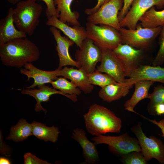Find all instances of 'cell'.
<instances>
[{"label":"cell","mask_w":164,"mask_h":164,"mask_svg":"<svg viewBox=\"0 0 164 164\" xmlns=\"http://www.w3.org/2000/svg\"><path fill=\"white\" fill-rule=\"evenodd\" d=\"M40 56L38 47L26 37L0 44V60L7 66L24 67L27 63L37 60Z\"/></svg>","instance_id":"6da1fadb"},{"label":"cell","mask_w":164,"mask_h":164,"mask_svg":"<svg viewBox=\"0 0 164 164\" xmlns=\"http://www.w3.org/2000/svg\"><path fill=\"white\" fill-rule=\"evenodd\" d=\"M154 82L150 80H142L135 83L134 84L135 85L134 92L130 98L124 103L125 109L140 115L134 111V108L141 101L145 98H148L149 91Z\"/></svg>","instance_id":"7402d4cb"},{"label":"cell","mask_w":164,"mask_h":164,"mask_svg":"<svg viewBox=\"0 0 164 164\" xmlns=\"http://www.w3.org/2000/svg\"><path fill=\"white\" fill-rule=\"evenodd\" d=\"M24 68L20 70V73L26 76L27 80L30 78L34 80L33 83L30 86L25 87L27 89H33L36 86L50 83L61 76L60 70L58 68L53 71H47L40 69L32 64V63H26Z\"/></svg>","instance_id":"5bb4252c"},{"label":"cell","mask_w":164,"mask_h":164,"mask_svg":"<svg viewBox=\"0 0 164 164\" xmlns=\"http://www.w3.org/2000/svg\"><path fill=\"white\" fill-rule=\"evenodd\" d=\"M113 50L121 62L126 77H129L134 70L141 65L140 63L143 57V50L121 43Z\"/></svg>","instance_id":"7c38bea8"},{"label":"cell","mask_w":164,"mask_h":164,"mask_svg":"<svg viewBox=\"0 0 164 164\" xmlns=\"http://www.w3.org/2000/svg\"><path fill=\"white\" fill-rule=\"evenodd\" d=\"M39 89H27L20 90L23 94L29 95L34 97L36 101L35 111L39 112L43 111L46 114V110L41 105L42 102H48L50 97L53 94H60L66 97L60 91L45 84L38 86Z\"/></svg>","instance_id":"ffe728a7"},{"label":"cell","mask_w":164,"mask_h":164,"mask_svg":"<svg viewBox=\"0 0 164 164\" xmlns=\"http://www.w3.org/2000/svg\"><path fill=\"white\" fill-rule=\"evenodd\" d=\"M131 129L138 141L142 152L146 161L154 158L159 163L164 164V144L163 142L153 136L148 137L143 132L140 122Z\"/></svg>","instance_id":"52a82bcc"},{"label":"cell","mask_w":164,"mask_h":164,"mask_svg":"<svg viewBox=\"0 0 164 164\" xmlns=\"http://www.w3.org/2000/svg\"><path fill=\"white\" fill-rule=\"evenodd\" d=\"M86 29L87 38L101 48L114 50L122 43V38L118 30L107 25L100 26L87 22Z\"/></svg>","instance_id":"277c9868"},{"label":"cell","mask_w":164,"mask_h":164,"mask_svg":"<svg viewBox=\"0 0 164 164\" xmlns=\"http://www.w3.org/2000/svg\"><path fill=\"white\" fill-rule=\"evenodd\" d=\"M121 161L125 164H146L145 159L142 152L132 151L121 156Z\"/></svg>","instance_id":"f546056e"},{"label":"cell","mask_w":164,"mask_h":164,"mask_svg":"<svg viewBox=\"0 0 164 164\" xmlns=\"http://www.w3.org/2000/svg\"><path fill=\"white\" fill-rule=\"evenodd\" d=\"M162 26L153 28L137 26L135 29L121 27L119 31L122 38V44L142 50L148 48L161 31Z\"/></svg>","instance_id":"5b68a950"},{"label":"cell","mask_w":164,"mask_h":164,"mask_svg":"<svg viewBox=\"0 0 164 164\" xmlns=\"http://www.w3.org/2000/svg\"><path fill=\"white\" fill-rule=\"evenodd\" d=\"M54 5L59 14L58 19L61 22L73 26H80L78 21L79 13L72 12L70 8L73 0H53Z\"/></svg>","instance_id":"603a6c76"},{"label":"cell","mask_w":164,"mask_h":164,"mask_svg":"<svg viewBox=\"0 0 164 164\" xmlns=\"http://www.w3.org/2000/svg\"><path fill=\"white\" fill-rule=\"evenodd\" d=\"M72 137L81 146L85 163L92 164L98 162L99 156L95 145L88 140L84 130L78 128L74 129Z\"/></svg>","instance_id":"d6986e66"},{"label":"cell","mask_w":164,"mask_h":164,"mask_svg":"<svg viewBox=\"0 0 164 164\" xmlns=\"http://www.w3.org/2000/svg\"><path fill=\"white\" fill-rule=\"evenodd\" d=\"M134 0H123V5L118 15V20L120 22L122 20L128 13Z\"/></svg>","instance_id":"836d02e7"},{"label":"cell","mask_w":164,"mask_h":164,"mask_svg":"<svg viewBox=\"0 0 164 164\" xmlns=\"http://www.w3.org/2000/svg\"><path fill=\"white\" fill-rule=\"evenodd\" d=\"M10 160L7 158L5 157H0V164H11Z\"/></svg>","instance_id":"74e56055"},{"label":"cell","mask_w":164,"mask_h":164,"mask_svg":"<svg viewBox=\"0 0 164 164\" xmlns=\"http://www.w3.org/2000/svg\"><path fill=\"white\" fill-rule=\"evenodd\" d=\"M25 164H50L46 161L42 160L30 152L25 153L24 155Z\"/></svg>","instance_id":"d6a6232c"},{"label":"cell","mask_w":164,"mask_h":164,"mask_svg":"<svg viewBox=\"0 0 164 164\" xmlns=\"http://www.w3.org/2000/svg\"><path fill=\"white\" fill-rule=\"evenodd\" d=\"M92 140L95 145H108L110 152L121 157L132 151L142 152L138 139L130 136L126 133L118 136L99 135L93 137Z\"/></svg>","instance_id":"8992f818"},{"label":"cell","mask_w":164,"mask_h":164,"mask_svg":"<svg viewBox=\"0 0 164 164\" xmlns=\"http://www.w3.org/2000/svg\"><path fill=\"white\" fill-rule=\"evenodd\" d=\"M123 0H110L94 13L88 15L87 22L111 26L119 31L121 28L118 15L123 5Z\"/></svg>","instance_id":"ba28073f"},{"label":"cell","mask_w":164,"mask_h":164,"mask_svg":"<svg viewBox=\"0 0 164 164\" xmlns=\"http://www.w3.org/2000/svg\"><path fill=\"white\" fill-rule=\"evenodd\" d=\"M32 135L31 124L27 122L26 120L22 119L15 125L11 127L10 133L6 138L14 142H19L25 140Z\"/></svg>","instance_id":"484cf974"},{"label":"cell","mask_w":164,"mask_h":164,"mask_svg":"<svg viewBox=\"0 0 164 164\" xmlns=\"http://www.w3.org/2000/svg\"><path fill=\"white\" fill-rule=\"evenodd\" d=\"M140 115L143 118L148 120L158 126L161 129L162 132V134H159V135L164 137V118L157 121L155 119L152 120L145 117L142 115L140 114Z\"/></svg>","instance_id":"d590c367"},{"label":"cell","mask_w":164,"mask_h":164,"mask_svg":"<svg viewBox=\"0 0 164 164\" xmlns=\"http://www.w3.org/2000/svg\"><path fill=\"white\" fill-rule=\"evenodd\" d=\"M50 31L56 43V50L59 59L58 68L61 69L63 67L71 66L80 68L78 63L71 58L69 52L70 47L73 46L74 42L68 37L62 36L59 30L55 27L50 26Z\"/></svg>","instance_id":"4fadbf2b"},{"label":"cell","mask_w":164,"mask_h":164,"mask_svg":"<svg viewBox=\"0 0 164 164\" xmlns=\"http://www.w3.org/2000/svg\"><path fill=\"white\" fill-rule=\"evenodd\" d=\"M46 24L48 26L55 27L61 31L79 48L81 46L84 40L87 38L85 28L81 26L70 27L66 23L60 21L56 16L47 18Z\"/></svg>","instance_id":"2e32d148"},{"label":"cell","mask_w":164,"mask_h":164,"mask_svg":"<svg viewBox=\"0 0 164 164\" xmlns=\"http://www.w3.org/2000/svg\"><path fill=\"white\" fill-rule=\"evenodd\" d=\"M102 56L101 49L88 38L84 40L75 54L76 61L88 74L96 70V65L101 62Z\"/></svg>","instance_id":"9c48e42d"},{"label":"cell","mask_w":164,"mask_h":164,"mask_svg":"<svg viewBox=\"0 0 164 164\" xmlns=\"http://www.w3.org/2000/svg\"><path fill=\"white\" fill-rule=\"evenodd\" d=\"M101 49L102 56L101 64L97 67L96 70L110 75L117 82L124 83L126 73L120 60L112 50Z\"/></svg>","instance_id":"8fae6325"},{"label":"cell","mask_w":164,"mask_h":164,"mask_svg":"<svg viewBox=\"0 0 164 164\" xmlns=\"http://www.w3.org/2000/svg\"><path fill=\"white\" fill-rule=\"evenodd\" d=\"M50 84L54 88L59 90L66 97L74 102L77 101V96L81 93V90L71 81L64 77H60L52 81Z\"/></svg>","instance_id":"d4e9b609"},{"label":"cell","mask_w":164,"mask_h":164,"mask_svg":"<svg viewBox=\"0 0 164 164\" xmlns=\"http://www.w3.org/2000/svg\"><path fill=\"white\" fill-rule=\"evenodd\" d=\"M132 87L125 82H116L101 88L98 92V96L104 101L111 102L125 96Z\"/></svg>","instance_id":"44dd1931"},{"label":"cell","mask_w":164,"mask_h":164,"mask_svg":"<svg viewBox=\"0 0 164 164\" xmlns=\"http://www.w3.org/2000/svg\"><path fill=\"white\" fill-rule=\"evenodd\" d=\"M13 13V9L9 8L6 16L0 20V44L26 37V34L16 28L14 22Z\"/></svg>","instance_id":"e0dca14e"},{"label":"cell","mask_w":164,"mask_h":164,"mask_svg":"<svg viewBox=\"0 0 164 164\" xmlns=\"http://www.w3.org/2000/svg\"><path fill=\"white\" fill-rule=\"evenodd\" d=\"M140 25L144 28H153L164 25V9L157 11L154 6L147 11L140 18Z\"/></svg>","instance_id":"4316f807"},{"label":"cell","mask_w":164,"mask_h":164,"mask_svg":"<svg viewBox=\"0 0 164 164\" xmlns=\"http://www.w3.org/2000/svg\"><path fill=\"white\" fill-rule=\"evenodd\" d=\"M88 77L91 84L93 85L98 86L101 88L117 82L110 75L106 73L103 74L96 70L88 74Z\"/></svg>","instance_id":"f1b7e54d"},{"label":"cell","mask_w":164,"mask_h":164,"mask_svg":"<svg viewBox=\"0 0 164 164\" xmlns=\"http://www.w3.org/2000/svg\"><path fill=\"white\" fill-rule=\"evenodd\" d=\"M86 128L92 135L107 133H119L122 127L121 119L107 108L97 104L91 105L84 115Z\"/></svg>","instance_id":"7a4b0ae2"},{"label":"cell","mask_w":164,"mask_h":164,"mask_svg":"<svg viewBox=\"0 0 164 164\" xmlns=\"http://www.w3.org/2000/svg\"><path fill=\"white\" fill-rule=\"evenodd\" d=\"M43 6L36 2L21 1L13 9V18L16 28L29 36L34 33L39 23Z\"/></svg>","instance_id":"3957f363"},{"label":"cell","mask_w":164,"mask_h":164,"mask_svg":"<svg viewBox=\"0 0 164 164\" xmlns=\"http://www.w3.org/2000/svg\"><path fill=\"white\" fill-rule=\"evenodd\" d=\"M32 134L45 142H56L60 133L58 128L54 126L48 127L41 123L34 121L31 123Z\"/></svg>","instance_id":"cb8c5ba5"},{"label":"cell","mask_w":164,"mask_h":164,"mask_svg":"<svg viewBox=\"0 0 164 164\" xmlns=\"http://www.w3.org/2000/svg\"><path fill=\"white\" fill-rule=\"evenodd\" d=\"M142 80L164 84V67L160 66L140 65L132 72L129 78L125 79V82L133 86L136 82Z\"/></svg>","instance_id":"9a60e30c"},{"label":"cell","mask_w":164,"mask_h":164,"mask_svg":"<svg viewBox=\"0 0 164 164\" xmlns=\"http://www.w3.org/2000/svg\"><path fill=\"white\" fill-rule=\"evenodd\" d=\"M110 0H97V5L93 8L90 9H87L85 11V13L90 15L96 12L103 5L107 3Z\"/></svg>","instance_id":"e575fe53"},{"label":"cell","mask_w":164,"mask_h":164,"mask_svg":"<svg viewBox=\"0 0 164 164\" xmlns=\"http://www.w3.org/2000/svg\"><path fill=\"white\" fill-rule=\"evenodd\" d=\"M36 2L37 0H41L43 1L46 4L47 8L46 10V15L47 18L52 16H56L59 17L56 8L54 5L53 0H29Z\"/></svg>","instance_id":"1f68e13d"},{"label":"cell","mask_w":164,"mask_h":164,"mask_svg":"<svg viewBox=\"0 0 164 164\" xmlns=\"http://www.w3.org/2000/svg\"><path fill=\"white\" fill-rule=\"evenodd\" d=\"M163 7L164 0H134L128 13L120 22L121 27L135 29L137 24L144 14L151 8Z\"/></svg>","instance_id":"30bf717a"},{"label":"cell","mask_w":164,"mask_h":164,"mask_svg":"<svg viewBox=\"0 0 164 164\" xmlns=\"http://www.w3.org/2000/svg\"><path fill=\"white\" fill-rule=\"evenodd\" d=\"M155 115H161L164 114V103L156 104L154 108Z\"/></svg>","instance_id":"8d00e7d4"},{"label":"cell","mask_w":164,"mask_h":164,"mask_svg":"<svg viewBox=\"0 0 164 164\" xmlns=\"http://www.w3.org/2000/svg\"><path fill=\"white\" fill-rule=\"evenodd\" d=\"M8 2L12 4H16L21 0H6Z\"/></svg>","instance_id":"f35d334b"},{"label":"cell","mask_w":164,"mask_h":164,"mask_svg":"<svg viewBox=\"0 0 164 164\" xmlns=\"http://www.w3.org/2000/svg\"><path fill=\"white\" fill-rule=\"evenodd\" d=\"M148 98L150 101L148 105V111L150 114L156 115L154 110L155 105L164 103V86L159 84L155 87L153 92L149 94Z\"/></svg>","instance_id":"83f0119b"},{"label":"cell","mask_w":164,"mask_h":164,"mask_svg":"<svg viewBox=\"0 0 164 164\" xmlns=\"http://www.w3.org/2000/svg\"><path fill=\"white\" fill-rule=\"evenodd\" d=\"M159 34L158 42L159 49L152 61L153 66H160L164 63V25L162 26Z\"/></svg>","instance_id":"4dcf8cb0"},{"label":"cell","mask_w":164,"mask_h":164,"mask_svg":"<svg viewBox=\"0 0 164 164\" xmlns=\"http://www.w3.org/2000/svg\"><path fill=\"white\" fill-rule=\"evenodd\" d=\"M61 76L70 80L85 94L91 93L94 85L89 82L88 74L82 68L64 67L60 70Z\"/></svg>","instance_id":"ac0fdd59"}]
</instances>
